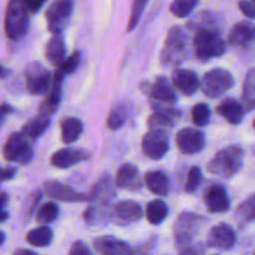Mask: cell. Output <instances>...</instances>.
<instances>
[{
  "label": "cell",
  "instance_id": "1",
  "mask_svg": "<svg viewBox=\"0 0 255 255\" xmlns=\"http://www.w3.org/2000/svg\"><path fill=\"white\" fill-rule=\"evenodd\" d=\"M29 12L24 0H9L4 19L5 35L12 41H20L29 29Z\"/></svg>",
  "mask_w": 255,
  "mask_h": 255
},
{
  "label": "cell",
  "instance_id": "2",
  "mask_svg": "<svg viewBox=\"0 0 255 255\" xmlns=\"http://www.w3.org/2000/svg\"><path fill=\"white\" fill-rule=\"evenodd\" d=\"M244 161V151L239 146H229L221 149L208 164L212 174L231 178L241 171Z\"/></svg>",
  "mask_w": 255,
  "mask_h": 255
},
{
  "label": "cell",
  "instance_id": "3",
  "mask_svg": "<svg viewBox=\"0 0 255 255\" xmlns=\"http://www.w3.org/2000/svg\"><path fill=\"white\" fill-rule=\"evenodd\" d=\"M207 219L192 212H184L179 214L177 221L174 222V243L178 251L193 244V239L201 231L202 227L206 224Z\"/></svg>",
  "mask_w": 255,
  "mask_h": 255
},
{
  "label": "cell",
  "instance_id": "4",
  "mask_svg": "<svg viewBox=\"0 0 255 255\" xmlns=\"http://www.w3.org/2000/svg\"><path fill=\"white\" fill-rule=\"evenodd\" d=\"M187 56V35L179 26L171 27L161 51L163 66H177Z\"/></svg>",
  "mask_w": 255,
  "mask_h": 255
},
{
  "label": "cell",
  "instance_id": "5",
  "mask_svg": "<svg viewBox=\"0 0 255 255\" xmlns=\"http://www.w3.org/2000/svg\"><path fill=\"white\" fill-rule=\"evenodd\" d=\"M194 54L201 60L222 56L226 52V42L219 32L209 30H197L193 40Z\"/></svg>",
  "mask_w": 255,
  "mask_h": 255
},
{
  "label": "cell",
  "instance_id": "6",
  "mask_svg": "<svg viewBox=\"0 0 255 255\" xmlns=\"http://www.w3.org/2000/svg\"><path fill=\"white\" fill-rule=\"evenodd\" d=\"M32 154L34 152L29 138L22 132H14L10 134L2 147V157L9 162L27 164L32 159Z\"/></svg>",
  "mask_w": 255,
  "mask_h": 255
},
{
  "label": "cell",
  "instance_id": "7",
  "mask_svg": "<svg viewBox=\"0 0 255 255\" xmlns=\"http://www.w3.org/2000/svg\"><path fill=\"white\" fill-rule=\"evenodd\" d=\"M234 86V79L229 71L224 69H214L207 72L201 82V89L206 96L218 99Z\"/></svg>",
  "mask_w": 255,
  "mask_h": 255
},
{
  "label": "cell",
  "instance_id": "8",
  "mask_svg": "<svg viewBox=\"0 0 255 255\" xmlns=\"http://www.w3.org/2000/svg\"><path fill=\"white\" fill-rule=\"evenodd\" d=\"M25 84L31 95H44L49 92L52 84L50 71L40 62L34 61L25 67Z\"/></svg>",
  "mask_w": 255,
  "mask_h": 255
},
{
  "label": "cell",
  "instance_id": "9",
  "mask_svg": "<svg viewBox=\"0 0 255 255\" xmlns=\"http://www.w3.org/2000/svg\"><path fill=\"white\" fill-rule=\"evenodd\" d=\"M74 11V0H55L46 11L47 29L52 34H61Z\"/></svg>",
  "mask_w": 255,
  "mask_h": 255
},
{
  "label": "cell",
  "instance_id": "10",
  "mask_svg": "<svg viewBox=\"0 0 255 255\" xmlns=\"http://www.w3.org/2000/svg\"><path fill=\"white\" fill-rule=\"evenodd\" d=\"M169 149L168 132L161 129H149L142 139V152L149 159H161Z\"/></svg>",
  "mask_w": 255,
  "mask_h": 255
},
{
  "label": "cell",
  "instance_id": "11",
  "mask_svg": "<svg viewBox=\"0 0 255 255\" xmlns=\"http://www.w3.org/2000/svg\"><path fill=\"white\" fill-rule=\"evenodd\" d=\"M142 216H143L142 207L134 201L119 202L111 207L109 213L110 219L120 226H127L129 223L138 222Z\"/></svg>",
  "mask_w": 255,
  "mask_h": 255
},
{
  "label": "cell",
  "instance_id": "12",
  "mask_svg": "<svg viewBox=\"0 0 255 255\" xmlns=\"http://www.w3.org/2000/svg\"><path fill=\"white\" fill-rule=\"evenodd\" d=\"M176 142L181 153L196 154L206 146V137L199 129L186 127L177 133Z\"/></svg>",
  "mask_w": 255,
  "mask_h": 255
},
{
  "label": "cell",
  "instance_id": "13",
  "mask_svg": "<svg viewBox=\"0 0 255 255\" xmlns=\"http://www.w3.org/2000/svg\"><path fill=\"white\" fill-rule=\"evenodd\" d=\"M142 90L156 102L173 106L177 102V95L168 80L158 76L153 84H142Z\"/></svg>",
  "mask_w": 255,
  "mask_h": 255
},
{
  "label": "cell",
  "instance_id": "14",
  "mask_svg": "<svg viewBox=\"0 0 255 255\" xmlns=\"http://www.w3.org/2000/svg\"><path fill=\"white\" fill-rule=\"evenodd\" d=\"M237 234L234 229L227 223H219L209 231L207 246L209 248H219L229 251L236 246Z\"/></svg>",
  "mask_w": 255,
  "mask_h": 255
},
{
  "label": "cell",
  "instance_id": "15",
  "mask_svg": "<svg viewBox=\"0 0 255 255\" xmlns=\"http://www.w3.org/2000/svg\"><path fill=\"white\" fill-rule=\"evenodd\" d=\"M64 71L60 67H56L52 77V84L49 90V95L46 99L41 102L39 107L40 114L47 115L51 117L56 112L59 107L60 101H61V91H62V81H64Z\"/></svg>",
  "mask_w": 255,
  "mask_h": 255
},
{
  "label": "cell",
  "instance_id": "16",
  "mask_svg": "<svg viewBox=\"0 0 255 255\" xmlns=\"http://www.w3.org/2000/svg\"><path fill=\"white\" fill-rule=\"evenodd\" d=\"M44 192L50 198L56 199L60 202H84L87 198L84 193L75 191L72 187L66 186L59 181H46L44 183Z\"/></svg>",
  "mask_w": 255,
  "mask_h": 255
},
{
  "label": "cell",
  "instance_id": "17",
  "mask_svg": "<svg viewBox=\"0 0 255 255\" xmlns=\"http://www.w3.org/2000/svg\"><path fill=\"white\" fill-rule=\"evenodd\" d=\"M94 248L101 255H134V251L126 242L111 236L99 237L94 241Z\"/></svg>",
  "mask_w": 255,
  "mask_h": 255
},
{
  "label": "cell",
  "instance_id": "18",
  "mask_svg": "<svg viewBox=\"0 0 255 255\" xmlns=\"http://www.w3.org/2000/svg\"><path fill=\"white\" fill-rule=\"evenodd\" d=\"M204 203L211 213H224L231 207L228 193L221 184H213L204 193Z\"/></svg>",
  "mask_w": 255,
  "mask_h": 255
},
{
  "label": "cell",
  "instance_id": "19",
  "mask_svg": "<svg viewBox=\"0 0 255 255\" xmlns=\"http://www.w3.org/2000/svg\"><path fill=\"white\" fill-rule=\"evenodd\" d=\"M112 182L111 177L104 176L92 188V192L90 193L89 199L96 207H105L115 198L116 196V187Z\"/></svg>",
  "mask_w": 255,
  "mask_h": 255
},
{
  "label": "cell",
  "instance_id": "20",
  "mask_svg": "<svg viewBox=\"0 0 255 255\" xmlns=\"http://www.w3.org/2000/svg\"><path fill=\"white\" fill-rule=\"evenodd\" d=\"M172 84L183 95H193L201 87L197 74L192 70L177 69L172 74Z\"/></svg>",
  "mask_w": 255,
  "mask_h": 255
},
{
  "label": "cell",
  "instance_id": "21",
  "mask_svg": "<svg viewBox=\"0 0 255 255\" xmlns=\"http://www.w3.org/2000/svg\"><path fill=\"white\" fill-rule=\"evenodd\" d=\"M116 187L127 191L136 192L141 189V179H139V172L136 166L131 163L122 164L119 168L116 174Z\"/></svg>",
  "mask_w": 255,
  "mask_h": 255
},
{
  "label": "cell",
  "instance_id": "22",
  "mask_svg": "<svg viewBox=\"0 0 255 255\" xmlns=\"http://www.w3.org/2000/svg\"><path fill=\"white\" fill-rule=\"evenodd\" d=\"M89 153L80 148H64L55 152L51 156V164L56 168H69L89 158Z\"/></svg>",
  "mask_w": 255,
  "mask_h": 255
},
{
  "label": "cell",
  "instance_id": "23",
  "mask_svg": "<svg viewBox=\"0 0 255 255\" xmlns=\"http://www.w3.org/2000/svg\"><path fill=\"white\" fill-rule=\"evenodd\" d=\"M255 41V25L249 21H241L233 25L229 31L228 42L232 46H247Z\"/></svg>",
  "mask_w": 255,
  "mask_h": 255
},
{
  "label": "cell",
  "instance_id": "24",
  "mask_svg": "<svg viewBox=\"0 0 255 255\" xmlns=\"http://www.w3.org/2000/svg\"><path fill=\"white\" fill-rule=\"evenodd\" d=\"M217 114L231 125H239L243 121L246 107L233 97H227L217 106Z\"/></svg>",
  "mask_w": 255,
  "mask_h": 255
},
{
  "label": "cell",
  "instance_id": "25",
  "mask_svg": "<svg viewBox=\"0 0 255 255\" xmlns=\"http://www.w3.org/2000/svg\"><path fill=\"white\" fill-rule=\"evenodd\" d=\"M65 54H66V47H65L64 37L61 36V34H55L47 41L45 47V56L50 64L59 66L65 60Z\"/></svg>",
  "mask_w": 255,
  "mask_h": 255
},
{
  "label": "cell",
  "instance_id": "26",
  "mask_svg": "<svg viewBox=\"0 0 255 255\" xmlns=\"http://www.w3.org/2000/svg\"><path fill=\"white\" fill-rule=\"evenodd\" d=\"M144 183L153 194L166 197L169 192L168 177L162 171H152L144 176Z\"/></svg>",
  "mask_w": 255,
  "mask_h": 255
},
{
  "label": "cell",
  "instance_id": "27",
  "mask_svg": "<svg viewBox=\"0 0 255 255\" xmlns=\"http://www.w3.org/2000/svg\"><path fill=\"white\" fill-rule=\"evenodd\" d=\"M193 29L196 30H209V31L221 32L223 26V19L218 14L212 11H203L196 17L191 24Z\"/></svg>",
  "mask_w": 255,
  "mask_h": 255
},
{
  "label": "cell",
  "instance_id": "28",
  "mask_svg": "<svg viewBox=\"0 0 255 255\" xmlns=\"http://www.w3.org/2000/svg\"><path fill=\"white\" fill-rule=\"evenodd\" d=\"M50 124H51L50 116L40 114L37 115V116H35L34 119L29 120V121L24 125L21 132L29 139H36L37 137H40L42 133H45V131L49 128Z\"/></svg>",
  "mask_w": 255,
  "mask_h": 255
},
{
  "label": "cell",
  "instance_id": "29",
  "mask_svg": "<svg viewBox=\"0 0 255 255\" xmlns=\"http://www.w3.org/2000/svg\"><path fill=\"white\" fill-rule=\"evenodd\" d=\"M84 126L82 122L76 117H69L61 122V139L64 143H74L82 134Z\"/></svg>",
  "mask_w": 255,
  "mask_h": 255
},
{
  "label": "cell",
  "instance_id": "30",
  "mask_svg": "<svg viewBox=\"0 0 255 255\" xmlns=\"http://www.w3.org/2000/svg\"><path fill=\"white\" fill-rule=\"evenodd\" d=\"M129 116V107L128 105L125 102H120V104L115 105L114 109L109 114L107 117L106 126L107 128L111 131H116V129L121 128L125 124H126L127 119Z\"/></svg>",
  "mask_w": 255,
  "mask_h": 255
},
{
  "label": "cell",
  "instance_id": "31",
  "mask_svg": "<svg viewBox=\"0 0 255 255\" xmlns=\"http://www.w3.org/2000/svg\"><path fill=\"white\" fill-rule=\"evenodd\" d=\"M54 238L52 231L46 226L37 227V228L31 229L29 233L26 234V242L31 244L32 247H37V248H45V247L50 246Z\"/></svg>",
  "mask_w": 255,
  "mask_h": 255
},
{
  "label": "cell",
  "instance_id": "32",
  "mask_svg": "<svg viewBox=\"0 0 255 255\" xmlns=\"http://www.w3.org/2000/svg\"><path fill=\"white\" fill-rule=\"evenodd\" d=\"M236 219L241 227L255 221V193L239 204L236 211Z\"/></svg>",
  "mask_w": 255,
  "mask_h": 255
},
{
  "label": "cell",
  "instance_id": "33",
  "mask_svg": "<svg viewBox=\"0 0 255 255\" xmlns=\"http://www.w3.org/2000/svg\"><path fill=\"white\" fill-rule=\"evenodd\" d=\"M242 100L247 111L255 109V67L247 72L243 82Z\"/></svg>",
  "mask_w": 255,
  "mask_h": 255
},
{
  "label": "cell",
  "instance_id": "34",
  "mask_svg": "<svg viewBox=\"0 0 255 255\" xmlns=\"http://www.w3.org/2000/svg\"><path fill=\"white\" fill-rule=\"evenodd\" d=\"M147 219L151 224H161L164 219L168 216V207L161 199H154V201L149 202L146 209Z\"/></svg>",
  "mask_w": 255,
  "mask_h": 255
},
{
  "label": "cell",
  "instance_id": "35",
  "mask_svg": "<svg viewBox=\"0 0 255 255\" xmlns=\"http://www.w3.org/2000/svg\"><path fill=\"white\" fill-rule=\"evenodd\" d=\"M59 207H57V204L54 203V202H47V203L42 204L36 213L37 223L44 224V226L52 223V222L56 221L57 217H59Z\"/></svg>",
  "mask_w": 255,
  "mask_h": 255
},
{
  "label": "cell",
  "instance_id": "36",
  "mask_svg": "<svg viewBox=\"0 0 255 255\" xmlns=\"http://www.w3.org/2000/svg\"><path fill=\"white\" fill-rule=\"evenodd\" d=\"M197 4H198V0H173L169 10L174 16L186 17L193 11Z\"/></svg>",
  "mask_w": 255,
  "mask_h": 255
},
{
  "label": "cell",
  "instance_id": "37",
  "mask_svg": "<svg viewBox=\"0 0 255 255\" xmlns=\"http://www.w3.org/2000/svg\"><path fill=\"white\" fill-rule=\"evenodd\" d=\"M172 120L173 119L161 114V112H154L152 116L148 117L147 125H148L149 129H161V131L169 132L172 127H173V121Z\"/></svg>",
  "mask_w": 255,
  "mask_h": 255
},
{
  "label": "cell",
  "instance_id": "38",
  "mask_svg": "<svg viewBox=\"0 0 255 255\" xmlns=\"http://www.w3.org/2000/svg\"><path fill=\"white\" fill-rule=\"evenodd\" d=\"M192 121L196 126L204 127L211 121V110L207 104H197L192 109Z\"/></svg>",
  "mask_w": 255,
  "mask_h": 255
},
{
  "label": "cell",
  "instance_id": "39",
  "mask_svg": "<svg viewBox=\"0 0 255 255\" xmlns=\"http://www.w3.org/2000/svg\"><path fill=\"white\" fill-rule=\"evenodd\" d=\"M202 181H203V174H202V169L199 168V167L193 166L188 171V174H187L184 191H186L187 193H193V192H196L197 188L201 186Z\"/></svg>",
  "mask_w": 255,
  "mask_h": 255
},
{
  "label": "cell",
  "instance_id": "40",
  "mask_svg": "<svg viewBox=\"0 0 255 255\" xmlns=\"http://www.w3.org/2000/svg\"><path fill=\"white\" fill-rule=\"evenodd\" d=\"M147 2H148V0H133L128 25H127V31L128 32L134 30V27L137 26V24H138L139 19H141L142 16V12H143L144 7H146Z\"/></svg>",
  "mask_w": 255,
  "mask_h": 255
},
{
  "label": "cell",
  "instance_id": "41",
  "mask_svg": "<svg viewBox=\"0 0 255 255\" xmlns=\"http://www.w3.org/2000/svg\"><path fill=\"white\" fill-rule=\"evenodd\" d=\"M157 243H158V238L157 236H152L143 241L142 243L137 244L133 248L134 255H153L154 251L157 248Z\"/></svg>",
  "mask_w": 255,
  "mask_h": 255
},
{
  "label": "cell",
  "instance_id": "42",
  "mask_svg": "<svg viewBox=\"0 0 255 255\" xmlns=\"http://www.w3.org/2000/svg\"><path fill=\"white\" fill-rule=\"evenodd\" d=\"M80 61H81V55H80L79 51H75L74 54L70 55L69 57H66V59H65L64 61H62L61 64L56 67H60V69L64 71L65 75L72 74V72H74L75 70L79 67Z\"/></svg>",
  "mask_w": 255,
  "mask_h": 255
},
{
  "label": "cell",
  "instance_id": "43",
  "mask_svg": "<svg viewBox=\"0 0 255 255\" xmlns=\"http://www.w3.org/2000/svg\"><path fill=\"white\" fill-rule=\"evenodd\" d=\"M40 201H41V192L40 191H35L30 194L29 198H27V203L25 204L27 217H31L32 212H34V209L36 208Z\"/></svg>",
  "mask_w": 255,
  "mask_h": 255
},
{
  "label": "cell",
  "instance_id": "44",
  "mask_svg": "<svg viewBox=\"0 0 255 255\" xmlns=\"http://www.w3.org/2000/svg\"><path fill=\"white\" fill-rule=\"evenodd\" d=\"M241 11L249 19H255V1L253 0H241L238 2Z\"/></svg>",
  "mask_w": 255,
  "mask_h": 255
},
{
  "label": "cell",
  "instance_id": "45",
  "mask_svg": "<svg viewBox=\"0 0 255 255\" xmlns=\"http://www.w3.org/2000/svg\"><path fill=\"white\" fill-rule=\"evenodd\" d=\"M69 255H92V253L90 252L89 247H87L84 242L77 241L71 246Z\"/></svg>",
  "mask_w": 255,
  "mask_h": 255
},
{
  "label": "cell",
  "instance_id": "46",
  "mask_svg": "<svg viewBox=\"0 0 255 255\" xmlns=\"http://www.w3.org/2000/svg\"><path fill=\"white\" fill-rule=\"evenodd\" d=\"M203 254H204L203 244L197 243V244H191V246L186 247L184 249H181L178 255H203Z\"/></svg>",
  "mask_w": 255,
  "mask_h": 255
},
{
  "label": "cell",
  "instance_id": "47",
  "mask_svg": "<svg viewBox=\"0 0 255 255\" xmlns=\"http://www.w3.org/2000/svg\"><path fill=\"white\" fill-rule=\"evenodd\" d=\"M24 1L26 4L27 9L30 10V12H36L37 10L41 9V6L46 2V0H24Z\"/></svg>",
  "mask_w": 255,
  "mask_h": 255
},
{
  "label": "cell",
  "instance_id": "48",
  "mask_svg": "<svg viewBox=\"0 0 255 255\" xmlns=\"http://www.w3.org/2000/svg\"><path fill=\"white\" fill-rule=\"evenodd\" d=\"M16 174V168L14 167H5L2 168L1 172V177H2V181H7V179H12Z\"/></svg>",
  "mask_w": 255,
  "mask_h": 255
},
{
  "label": "cell",
  "instance_id": "49",
  "mask_svg": "<svg viewBox=\"0 0 255 255\" xmlns=\"http://www.w3.org/2000/svg\"><path fill=\"white\" fill-rule=\"evenodd\" d=\"M12 111H14V109H12L10 105H7L6 102H2L1 104V120L2 121H4L5 117H6L9 114H11Z\"/></svg>",
  "mask_w": 255,
  "mask_h": 255
},
{
  "label": "cell",
  "instance_id": "50",
  "mask_svg": "<svg viewBox=\"0 0 255 255\" xmlns=\"http://www.w3.org/2000/svg\"><path fill=\"white\" fill-rule=\"evenodd\" d=\"M12 255H37V254L31 251H27V249H19V251L15 252Z\"/></svg>",
  "mask_w": 255,
  "mask_h": 255
},
{
  "label": "cell",
  "instance_id": "51",
  "mask_svg": "<svg viewBox=\"0 0 255 255\" xmlns=\"http://www.w3.org/2000/svg\"><path fill=\"white\" fill-rule=\"evenodd\" d=\"M6 202H7V196L5 192H2L1 193V204H0V207H1V211H4L5 207H6Z\"/></svg>",
  "mask_w": 255,
  "mask_h": 255
},
{
  "label": "cell",
  "instance_id": "52",
  "mask_svg": "<svg viewBox=\"0 0 255 255\" xmlns=\"http://www.w3.org/2000/svg\"><path fill=\"white\" fill-rule=\"evenodd\" d=\"M7 75V70L5 66H1V79H5Z\"/></svg>",
  "mask_w": 255,
  "mask_h": 255
},
{
  "label": "cell",
  "instance_id": "53",
  "mask_svg": "<svg viewBox=\"0 0 255 255\" xmlns=\"http://www.w3.org/2000/svg\"><path fill=\"white\" fill-rule=\"evenodd\" d=\"M6 219H7V213L5 212V209H4V211H1V222H2V223H4Z\"/></svg>",
  "mask_w": 255,
  "mask_h": 255
},
{
  "label": "cell",
  "instance_id": "54",
  "mask_svg": "<svg viewBox=\"0 0 255 255\" xmlns=\"http://www.w3.org/2000/svg\"><path fill=\"white\" fill-rule=\"evenodd\" d=\"M5 242V233L4 232H1V244H4Z\"/></svg>",
  "mask_w": 255,
  "mask_h": 255
},
{
  "label": "cell",
  "instance_id": "55",
  "mask_svg": "<svg viewBox=\"0 0 255 255\" xmlns=\"http://www.w3.org/2000/svg\"><path fill=\"white\" fill-rule=\"evenodd\" d=\"M253 127H254V128H255V120H254V121H253Z\"/></svg>",
  "mask_w": 255,
  "mask_h": 255
},
{
  "label": "cell",
  "instance_id": "56",
  "mask_svg": "<svg viewBox=\"0 0 255 255\" xmlns=\"http://www.w3.org/2000/svg\"><path fill=\"white\" fill-rule=\"evenodd\" d=\"M253 153L255 154V147H253Z\"/></svg>",
  "mask_w": 255,
  "mask_h": 255
},
{
  "label": "cell",
  "instance_id": "57",
  "mask_svg": "<svg viewBox=\"0 0 255 255\" xmlns=\"http://www.w3.org/2000/svg\"><path fill=\"white\" fill-rule=\"evenodd\" d=\"M253 1H255V0H253Z\"/></svg>",
  "mask_w": 255,
  "mask_h": 255
},
{
  "label": "cell",
  "instance_id": "58",
  "mask_svg": "<svg viewBox=\"0 0 255 255\" xmlns=\"http://www.w3.org/2000/svg\"><path fill=\"white\" fill-rule=\"evenodd\" d=\"M254 255H255V253H254Z\"/></svg>",
  "mask_w": 255,
  "mask_h": 255
},
{
  "label": "cell",
  "instance_id": "59",
  "mask_svg": "<svg viewBox=\"0 0 255 255\" xmlns=\"http://www.w3.org/2000/svg\"><path fill=\"white\" fill-rule=\"evenodd\" d=\"M216 255H217V254H216Z\"/></svg>",
  "mask_w": 255,
  "mask_h": 255
}]
</instances>
